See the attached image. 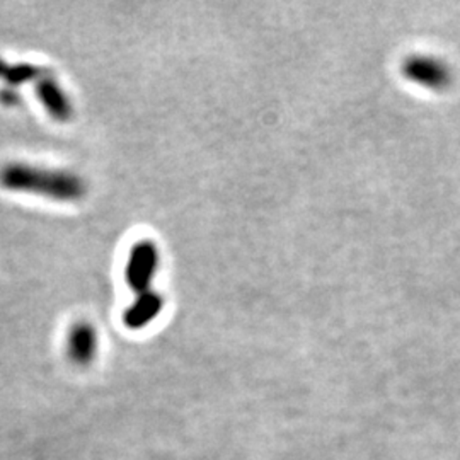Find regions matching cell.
I'll use <instances>...</instances> for the list:
<instances>
[{
    "mask_svg": "<svg viewBox=\"0 0 460 460\" xmlns=\"http://www.w3.org/2000/svg\"><path fill=\"white\" fill-rule=\"evenodd\" d=\"M66 355L79 367H87L98 355V332L89 323H77L68 332Z\"/></svg>",
    "mask_w": 460,
    "mask_h": 460,
    "instance_id": "obj_4",
    "label": "cell"
},
{
    "mask_svg": "<svg viewBox=\"0 0 460 460\" xmlns=\"http://www.w3.org/2000/svg\"><path fill=\"white\" fill-rule=\"evenodd\" d=\"M0 186L16 193H28L55 201H77L87 193L81 176L34 165L13 163L0 169Z\"/></svg>",
    "mask_w": 460,
    "mask_h": 460,
    "instance_id": "obj_1",
    "label": "cell"
},
{
    "mask_svg": "<svg viewBox=\"0 0 460 460\" xmlns=\"http://www.w3.org/2000/svg\"><path fill=\"white\" fill-rule=\"evenodd\" d=\"M159 268V251L152 241H138L128 252V261L125 268V279L133 292L138 296L150 290L152 279Z\"/></svg>",
    "mask_w": 460,
    "mask_h": 460,
    "instance_id": "obj_3",
    "label": "cell"
},
{
    "mask_svg": "<svg viewBox=\"0 0 460 460\" xmlns=\"http://www.w3.org/2000/svg\"><path fill=\"white\" fill-rule=\"evenodd\" d=\"M47 72L31 64H7L0 60V79L13 85L19 84L38 83Z\"/></svg>",
    "mask_w": 460,
    "mask_h": 460,
    "instance_id": "obj_7",
    "label": "cell"
},
{
    "mask_svg": "<svg viewBox=\"0 0 460 460\" xmlns=\"http://www.w3.org/2000/svg\"><path fill=\"white\" fill-rule=\"evenodd\" d=\"M36 94L41 101V104L45 106V110L49 111V115L55 118L57 121H68L74 115L70 99L66 98L64 89L55 81L53 75L45 74L36 83Z\"/></svg>",
    "mask_w": 460,
    "mask_h": 460,
    "instance_id": "obj_5",
    "label": "cell"
},
{
    "mask_svg": "<svg viewBox=\"0 0 460 460\" xmlns=\"http://www.w3.org/2000/svg\"><path fill=\"white\" fill-rule=\"evenodd\" d=\"M164 309V298L157 292L148 290L137 296V300L125 311L123 323L130 329H144Z\"/></svg>",
    "mask_w": 460,
    "mask_h": 460,
    "instance_id": "obj_6",
    "label": "cell"
},
{
    "mask_svg": "<svg viewBox=\"0 0 460 460\" xmlns=\"http://www.w3.org/2000/svg\"><path fill=\"white\" fill-rule=\"evenodd\" d=\"M402 75L406 81L416 84L428 91H445L452 84V70L445 64L442 58L428 55V53H418L408 57L402 66Z\"/></svg>",
    "mask_w": 460,
    "mask_h": 460,
    "instance_id": "obj_2",
    "label": "cell"
}]
</instances>
